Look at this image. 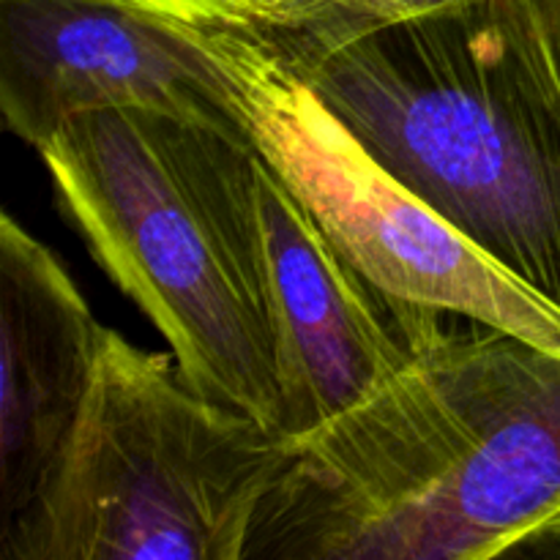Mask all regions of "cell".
<instances>
[{
	"instance_id": "obj_1",
	"label": "cell",
	"mask_w": 560,
	"mask_h": 560,
	"mask_svg": "<svg viewBox=\"0 0 560 560\" xmlns=\"http://www.w3.org/2000/svg\"><path fill=\"white\" fill-rule=\"evenodd\" d=\"M556 536L560 355L463 317L290 441L246 560H492Z\"/></svg>"
},
{
	"instance_id": "obj_2",
	"label": "cell",
	"mask_w": 560,
	"mask_h": 560,
	"mask_svg": "<svg viewBox=\"0 0 560 560\" xmlns=\"http://www.w3.org/2000/svg\"><path fill=\"white\" fill-rule=\"evenodd\" d=\"M277 47L394 178L560 306V82L530 0Z\"/></svg>"
},
{
	"instance_id": "obj_3",
	"label": "cell",
	"mask_w": 560,
	"mask_h": 560,
	"mask_svg": "<svg viewBox=\"0 0 560 560\" xmlns=\"http://www.w3.org/2000/svg\"><path fill=\"white\" fill-rule=\"evenodd\" d=\"M36 151L93 260L167 339L186 383L279 430L255 140L156 109H96Z\"/></svg>"
},
{
	"instance_id": "obj_4",
	"label": "cell",
	"mask_w": 560,
	"mask_h": 560,
	"mask_svg": "<svg viewBox=\"0 0 560 560\" xmlns=\"http://www.w3.org/2000/svg\"><path fill=\"white\" fill-rule=\"evenodd\" d=\"M290 441L104 326L91 392L0 560H246Z\"/></svg>"
},
{
	"instance_id": "obj_5",
	"label": "cell",
	"mask_w": 560,
	"mask_h": 560,
	"mask_svg": "<svg viewBox=\"0 0 560 560\" xmlns=\"http://www.w3.org/2000/svg\"><path fill=\"white\" fill-rule=\"evenodd\" d=\"M189 33L222 71L262 159L372 282L410 304L487 323L560 355V306L394 178L271 38Z\"/></svg>"
},
{
	"instance_id": "obj_6",
	"label": "cell",
	"mask_w": 560,
	"mask_h": 560,
	"mask_svg": "<svg viewBox=\"0 0 560 560\" xmlns=\"http://www.w3.org/2000/svg\"><path fill=\"white\" fill-rule=\"evenodd\" d=\"M260 200L279 432L299 441L427 353L446 337L454 315L410 304L372 282L266 159L260 162Z\"/></svg>"
},
{
	"instance_id": "obj_7",
	"label": "cell",
	"mask_w": 560,
	"mask_h": 560,
	"mask_svg": "<svg viewBox=\"0 0 560 560\" xmlns=\"http://www.w3.org/2000/svg\"><path fill=\"white\" fill-rule=\"evenodd\" d=\"M96 109H156L252 140L222 71L186 27L118 0H0V113L44 145Z\"/></svg>"
},
{
	"instance_id": "obj_8",
	"label": "cell",
	"mask_w": 560,
	"mask_h": 560,
	"mask_svg": "<svg viewBox=\"0 0 560 560\" xmlns=\"http://www.w3.org/2000/svg\"><path fill=\"white\" fill-rule=\"evenodd\" d=\"M104 326L63 262L9 211L0 222V517L31 506L91 392ZM0 525V528H3Z\"/></svg>"
},
{
	"instance_id": "obj_9",
	"label": "cell",
	"mask_w": 560,
	"mask_h": 560,
	"mask_svg": "<svg viewBox=\"0 0 560 560\" xmlns=\"http://www.w3.org/2000/svg\"><path fill=\"white\" fill-rule=\"evenodd\" d=\"M170 25L288 38L310 31L334 0H118Z\"/></svg>"
},
{
	"instance_id": "obj_10",
	"label": "cell",
	"mask_w": 560,
	"mask_h": 560,
	"mask_svg": "<svg viewBox=\"0 0 560 560\" xmlns=\"http://www.w3.org/2000/svg\"><path fill=\"white\" fill-rule=\"evenodd\" d=\"M476 3V0H334L320 22L299 36L277 38V44L293 49H326L350 42L355 36L394 25V22L416 20V16L435 14L454 5ZM273 42V38H271Z\"/></svg>"
},
{
	"instance_id": "obj_11",
	"label": "cell",
	"mask_w": 560,
	"mask_h": 560,
	"mask_svg": "<svg viewBox=\"0 0 560 560\" xmlns=\"http://www.w3.org/2000/svg\"><path fill=\"white\" fill-rule=\"evenodd\" d=\"M530 3H534L541 38H545L552 69H556L560 82V0H530Z\"/></svg>"
},
{
	"instance_id": "obj_12",
	"label": "cell",
	"mask_w": 560,
	"mask_h": 560,
	"mask_svg": "<svg viewBox=\"0 0 560 560\" xmlns=\"http://www.w3.org/2000/svg\"><path fill=\"white\" fill-rule=\"evenodd\" d=\"M530 556H560V536H556V539H550V541H545L541 547H536Z\"/></svg>"
}]
</instances>
